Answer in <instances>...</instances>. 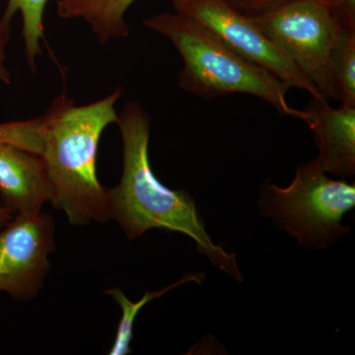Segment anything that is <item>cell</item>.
<instances>
[{
	"label": "cell",
	"mask_w": 355,
	"mask_h": 355,
	"mask_svg": "<svg viewBox=\"0 0 355 355\" xmlns=\"http://www.w3.org/2000/svg\"><path fill=\"white\" fill-rule=\"evenodd\" d=\"M137 0H58L57 13L62 19L83 20L100 44L130 36L125 21L130 7Z\"/></svg>",
	"instance_id": "cell-10"
},
{
	"label": "cell",
	"mask_w": 355,
	"mask_h": 355,
	"mask_svg": "<svg viewBox=\"0 0 355 355\" xmlns=\"http://www.w3.org/2000/svg\"><path fill=\"white\" fill-rule=\"evenodd\" d=\"M336 100L355 108V28L343 27L330 58Z\"/></svg>",
	"instance_id": "cell-11"
},
{
	"label": "cell",
	"mask_w": 355,
	"mask_h": 355,
	"mask_svg": "<svg viewBox=\"0 0 355 355\" xmlns=\"http://www.w3.org/2000/svg\"><path fill=\"white\" fill-rule=\"evenodd\" d=\"M51 186L43 158L0 140V198L13 216L38 214L51 202Z\"/></svg>",
	"instance_id": "cell-9"
},
{
	"label": "cell",
	"mask_w": 355,
	"mask_h": 355,
	"mask_svg": "<svg viewBox=\"0 0 355 355\" xmlns=\"http://www.w3.org/2000/svg\"><path fill=\"white\" fill-rule=\"evenodd\" d=\"M231 6L250 17L272 11L293 0H227Z\"/></svg>",
	"instance_id": "cell-15"
},
{
	"label": "cell",
	"mask_w": 355,
	"mask_h": 355,
	"mask_svg": "<svg viewBox=\"0 0 355 355\" xmlns=\"http://www.w3.org/2000/svg\"><path fill=\"white\" fill-rule=\"evenodd\" d=\"M50 0H8L3 15L13 19L17 12L22 17V37L24 41L26 62L36 73L37 58L42 55L44 40V13Z\"/></svg>",
	"instance_id": "cell-13"
},
{
	"label": "cell",
	"mask_w": 355,
	"mask_h": 355,
	"mask_svg": "<svg viewBox=\"0 0 355 355\" xmlns=\"http://www.w3.org/2000/svg\"><path fill=\"white\" fill-rule=\"evenodd\" d=\"M116 125L123 140L121 182L107 189L110 219H114L130 241L150 229H163L191 237L200 253L222 272L242 282L234 254L210 239L195 200L186 191H173L158 181L149 162L150 116L139 102L125 105Z\"/></svg>",
	"instance_id": "cell-1"
},
{
	"label": "cell",
	"mask_w": 355,
	"mask_h": 355,
	"mask_svg": "<svg viewBox=\"0 0 355 355\" xmlns=\"http://www.w3.org/2000/svg\"><path fill=\"white\" fill-rule=\"evenodd\" d=\"M55 250L53 217L43 211L14 216L0 229V292L18 302L36 297Z\"/></svg>",
	"instance_id": "cell-7"
},
{
	"label": "cell",
	"mask_w": 355,
	"mask_h": 355,
	"mask_svg": "<svg viewBox=\"0 0 355 355\" xmlns=\"http://www.w3.org/2000/svg\"><path fill=\"white\" fill-rule=\"evenodd\" d=\"M252 18L324 99L336 100L330 58L343 27L330 6L317 0H293Z\"/></svg>",
	"instance_id": "cell-5"
},
{
	"label": "cell",
	"mask_w": 355,
	"mask_h": 355,
	"mask_svg": "<svg viewBox=\"0 0 355 355\" xmlns=\"http://www.w3.org/2000/svg\"><path fill=\"white\" fill-rule=\"evenodd\" d=\"M13 214L9 210L0 205V229L6 226L13 218Z\"/></svg>",
	"instance_id": "cell-17"
},
{
	"label": "cell",
	"mask_w": 355,
	"mask_h": 355,
	"mask_svg": "<svg viewBox=\"0 0 355 355\" xmlns=\"http://www.w3.org/2000/svg\"><path fill=\"white\" fill-rule=\"evenodd\" d=\"M12 19L2 14L0 18V83L9 85L11 73L6 67V46L10 41Z\"/></svg>",
	"instance_id": "cell-16"
},
{
	"label": "cell",
	"mask_w": 355,
	"mask_h": 355,
	"mask_svg": "<svg viewBox=\"0 0 355 355\" xmlns=\"http://www.w3.org/2000/svg\"><path fill=\"white\" fill-rule=\"evenodd\" d=\"M306 111L307 125L319 148V156L306 163L311 169L340 177L355 174V108H333L324 98H312Z\"/></svg>",
	"instance_id": "cell-8"
},
{
	"label": "cell",
	"mask_w": 355,
	"mask_h": 355,
	"mask_svg": "<svg viewBox=\"0 0 355 355\" xmlns=\"http://www.w3.org/2000/svg\"><path fill=\"white\" fill-rule=\"evenodd\" d=\"M203 275H188L184 279H180L176 284H172L171 286L166 287L160 291L146 292L144 297L140 299L139 302H132L128 300L127 296L119 287L110 288L109 291H105L112 298L116 301V304L120 306L121 309V315L120 323H119L118 330H116V340H114L113 347L110 349V355H125L130 352V343L132 338L133 324L137 319L139 312L142 308L154 300V299L161 297L166 292L171 291L175 287L181 286L188 282H197L198 284H202Z\"/></svg>",
	"instance_id": "cell-12"
},
{
	"label": "cell",
	"mask_w": 355,
	"mask_h": 355,
	"mask_svg": "<svg viewBox=\"0 0 355 355\" xmlns=\"http://www.w3.org/2000/svg\"><path fill=\"white\" fill-rule=\"evenodd\" d=\"M260 207L266 217L287 231L306 249H327L350 229L340 225L343 216L355 207V186L331 179L306 163L297 167L287 188L265 184Z\"/></svg>",
	"instance_id": "cell-4"
},
{
	"label": "cell",
	"mask_w": 355,
	"mask_h": 355,
	"mask_svg": "<svg viewBox=\"0 0 355 355\" xmlns=\"http://www.w3.org/2000/svg\"><path fill=\"white\" fill-rule=\"evenodd\" d=\"M175 12L202 23L233 51L272 74L287 88L323 98L288 57L256 24L227 0H173Z\"/></svg>",
	"instance_id": "cell-6"
},
{
	"label": "cell",
	"mask_w": 355,
	"mask_h": 355,
	"mask_svg": "<svg viewBox=\"0 0 355 355\" xmlns=\"http://www.w3.org/2000/svg\"><path fill=\"white\" fill-rule=\"evenodd\" d=\"M148 29L162 35L183 60L180 87L186 92L214 99L230 94L260 98L282 116L307 125L306 110L293 108L286 99L288 88L272 74L241 57L202 23L178 12L161 13L144 20Z\"/></svg>",
	"instance_id": "cell-3"
},
{
	"label": "cell",
	"mask_w": 355,
	"mask_h": 355,
	"mask_svg": "<svg viewBox=\"0 0 355 355\" xmlns=\"http://www.w3.org/2000/svg\"><path fill=\"white\" fill-rule=\"evenodd\" d=\"M123 92L116 88L83 106L64 94L44 114L41 156L53 191L51 202L67 214L72 225L110 220L107 188L97 176L98 147L104 130L118 121L116 104Z\"/></svg>",
	"instance_id": "cell-2"
},
{
	"label": "cell",
	"mask_w": 355,
	"mask_h": 355,
	"mask_svg": "<svg viewBox=\"0 0 355 355\" xmlns=\"http://www.w3.org/2000/svg\"><path fill=\"white\" fill-rule=\"evenodd\" d=\"M46 116L32 120L0 123V140L41 155Z\"/></svg>",
	"instance_id": "cell-14"
}]
</instances>
